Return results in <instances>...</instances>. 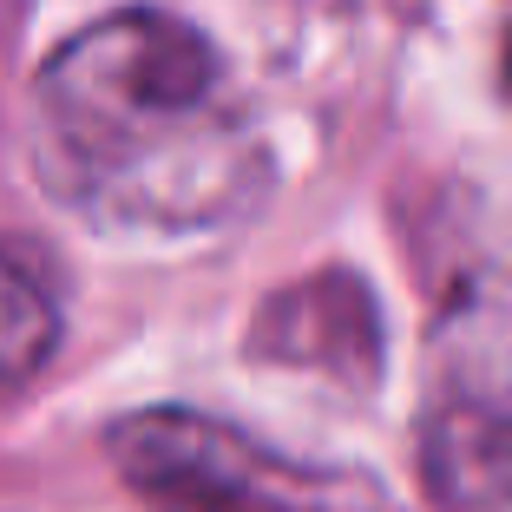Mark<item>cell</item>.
I'll return each mask as SVG.
<instances>
[{"instance_id": "3957f363", "label": "cell", "mask_w": 512, "mask_h": 512, "mask_svg": "<svg viewBox=\"0 0 512 512\" xmlns=\"http://www.w3.org/2000/svg\"><path fill=\"white\" fill-rule=\"evenodd\" d=\"M421 480L440 512H512V407L440 401L421 427Z\"/></svg>"}, {"instance_id": "277c9868", "label": "cell", "mask_w": 512, "mask_h": 512, "mask_svg": "<svg viewBox=\"0 0 512 512\" xmlns=\"http://www.w3.org/2000/svg\"><path fill=\"white\" fill-rule=\"evenodd\" d=\"M53 342H60V309H53L46 283L14 250H0V388H20L40 375Z\"/></svg>"}, {"instance_id": "7a4b0ae2", "label": "cell", "mask_w": 512, "mask_h": 512, "mask_svg": "<svg viewBox=\"0 0 512 512\" xmlns=\"http://www.w3.org/2000/svg\"><path fill=\"white\" fill-rule=\"evenodd\" d=\"M106 453L151 512H401V499L368 473L289 460L191 407L125 414Z\"/></svg>"}, {"instance_id": "6da1fadb", "label": "cell", "mask_w": 512, "mask_h": 512, "mask_svg": "<svg viewBox=\"0 0 512 512\" xmlns=\"http://www.w3.org/2000/svg\"><path fill=\"white\" fill-rule=\"evenodd\" d=\"M33 158L66 211L138 237L217 230L263 184V145L224 53L165 7H119L46 53Z\"/></svg>"}, {"instance_id": "5b68a950", "label": "cell", "mask_w": 512, "mask_h": 512, "mask_svg": "<svg viewBox=\"0 0 512 512\" xmlns=\"http://www.w3.org/2000/svg\"><path fill=\"white\" fill-rule=\"evenodd\" d=\"M506 79H512V40H506Z\"/></svg>"}]
</instances>
